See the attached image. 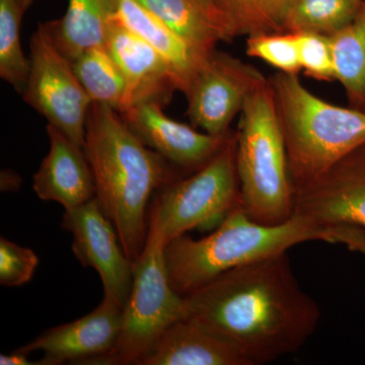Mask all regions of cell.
Segmentation results:
<instances>
[{"label": "cell", "mask_w": 365, "mask_h": 365, "mask_svg": "<svg viewBox=\"0 0 365 365\" xmlns=\"http://www.w3.org/2000/svg\"><path fill=\"white\" fill-rule=\"evenodd\" d=\"M299 62L307 76L319 81H335L332 48L328 36L313 32H295Z\"/></svg>", "instance_id": "cell-26"}, {"label": "cell", "mask_w": 365, "mask_h": 365, "mask_svg": "<svg viewBox=\"0 0 365 365\" xmlns=\"http://www.w3.org/2000/svg\"><path fill=\"white\" fill-rule=\"evenodd\" d=\"M114 1L118 20L160 53L172 72L178 91L186 93L208 55L187 44L138 0Z\"/></svg>", "instance_id": "cell-17"}, {"label": "cell", "mask_w": 365, "mask_h": 365, "mask_svg": "<svg viewBox=\"0 0 365 365\" xmlns=\"http://www.w3.org/2000/svg\"><path fill=\"white\" fill-rule=\"evenodd\" d=\"M30 73L24 101L71 140L83 146L93 102L72 61L53 39L49 24H40L31 38Z\"/></svg>", "instance_id": "cell-8"}, {"label": "cell", "mask_w": 365, "mask_h": 365, "mask_svg": "<svg viewBox=\"0 0 365 365\" xmlns=\"http://www.w3.org/2000/svg\"><path fill=\"white\" fill-rule=\"evenodd\" d=\"M16 2H18L19 6L21 7V9L26 11V9L31 6V4H33L34 0H16Z\"/></svg>", "instance_id": "cell-32"}, {"label": "cell", "mask_w": 365, "mask_h": 365, "mask_svg": "<svg viewBox=\"0 0 365 365\" xmlns=\"http://www.w3.org/2000/svg\"><path fill=\"white\" fill-rule=\"evenodd\" d=\"M266 79L256 67L215 49L185 93L190 121L211 135L227 134L250 96Z\"/></svg>", "instance_id": "cell-9"}, {"label": "cell", "mask_w": 365, "mask_h": 365, "mask_svg": "<svg viewBox=\"0 0 365 365\" xmlns=\"http://www.w3.org/2000/svg\"><path fill=\"white\" fill-rule=\"evenodd\" d=\"M83 150L93 172L96 197L134 264L148 237L150 196L176 177L168 160L145 145L121 113L110 106L91 104Z\"/></svg>", "instance_id": "cell-2"}, {"label": "cell", "mask_w": 365, "mask_h": 365, "mask_svg": "<svg viewBox=\"0 0 365 365\" xmlns=\"http://www.w3.org/2000/svg\"><path fill=\"white\" fill-rule=\"evenodd\" d=\"M193 2L215 26L222 41H230L237 37L225 0H193Z\"/></svg>", "instance_id": "cell-28"}, {"label": "cell", "mask_w": 365, "mask_h": 365, "mask_svg": "<svg viewBox=\"0 0 365 365\" xmlns=\"http://www.w3.org/2000/svg\"><path fill=\"white\" fill-rule=\"evenodd\" d=\"M0 182L2 192L18 191L21 185V178L13 170H2Z\"/></svg>", "instance_id": "cell-30"}, {"label": "cell", "mask_w": 365, "mask_h": 365, "mask_svg": "<svg viewBox=\"0 0 365 365\" xmlns=\"http://www.w3.org/2000/svg\"><path fill=\"white\" fill-rule=\"evenodd\" d=\"M61 227L72 235V251L81 265L95 269L100 275L104 297L124 307L133 285V264L97 197L64 211Z\"/></svg>", "instance_id": "cell-10"}, {"label": "cell", "mask_w": 365, "mask_h": 365, "mask_svg": "<svg viewBox=\"0 0 365 365\" xmlns=\"http://www.w3.org/2000/svg\"><path fill=\"white\" fill-rule=\"evenodd\" d=\"M38 264L39 258L33 250L0 237V284L6 287L26 284L32 279Z\"/></svg>", "instance_id": "cell-27"}, {"label": "cell", "mask_w": 365, "mask_h": 365, "mask_svg": "<svg viewBox=\"0 0 365 365\" xmlns=\"http://www.w3.org/2000/svg\"><path fill=\"white\" fill-rule=\"evenodd\" d=\"M114 16V0H68L66 16L48 24L60 51L73 61L91 48L105 45Z\"/></svg>", "instance_id": "cell-18"}, {"label": "cell", "mask_w": 365, "mask_h": 365, "mask_svg": "<svg viewBox=\"0 0 365 365\" xmlns=\"http://www.w3.org/2000/svg\"><path fill=\"white\" fill-rule=\"evenodd\" d=\"M123 314V307L104 297L91 313L46 331L16 351L44 353L40 365L86 364L112 351L121 332Z\"/></svg>", "instance_id": "cell-12"}, {"label": "cell", "mask_w": 365, "mask_h": 365, "mask_svg": "<svg viewBox=\"0 0 365 365\" xmlns=\"http://www.w3.org/2000/svg\"><path fill=\"white\" fill-rule=\"evenodd\" d=\"M155 102L136 104L121 113L125 121L143 143L168 162L196 172L215 157L232 131L223 135L198 132L193 127L170 119Z\"/></svg>", "instance_id": "cell-13"}, {"label": "cell", "mask_w": 365, "mask_h": 365, "mask_svg": "<svg viewBox=\"0 0 365 365\" xmlns=\"http://www.w3.org/2000/svg\"><path fill=\"white\" fill-rule=\"evenodd\" d=\"M322 227L365 230V144L316 179L294 187V215Z\"/></svg>", "instance_id": "cell-11"}, {"label": "cell", "mask_w": 365, "mask_h": 365, "mask_svg": "<svg viewBox=\"0 0 365 365\" xmlns=\"http://www.w3.org/2000/svg\"><path fill=\"white\" fill-rule=\"evenodd\" d=\"M160 191L150 215L160 223L167 245L190 230L217 227L242 205L235 133L192 176L176 179Z\"/></svg>", "instance_id": "cell-7"}, {"label": "cell", "mask_w": 365, "mask_h": 365, "mask_svg": "<svg viewBox=\"0 0 365 365\" xmlns=\"http://www.w3.org/2000/svg\"><path fill=\"white\" fill-rule=\"evenodd\" d=\"M335 244L345 245L350 251L357 252L365 256V230L351 225H339L330 227Z\"/></svg>", "instance_id": "cell-29"}, {"label": "cell", "mask_w": 365, "mask_h": 365, "mask_svg": "<svg viewBox=\"0 0 365 365\" xmlns=\"http://www.w3.org/2000/svg\"><path fill=\"white\" fill-rule=\"evenodd\" d=\"M246 53L267 62L278 71L299 74V43L295 32L260 34L247 38Z\"/></svg>", "instance_id": "cell-25"}, {"label": "cell", "mask_w": 365, "mask_h": 365, "mask_svg": "<svg viewBox=\"0 0 365 365\" xmlns=\"http://www.w3.org/2000/svg\"><path fill=\"white\" fill-rule=\"evenodd\" d=\"M137 365H250L230 341L185 317L167 328Z\"/></svg>", "instance_id": "cell-16"}, {"label": "cell", "mask_w": 365, "mask_h": 365, "mask_svg": "<svg viewBox=\"0 0 365 365\" xmlns=\"http://www.w3.org/2000/svg\"><path fill=\"white\" fill-rule=\"evenodd\" d=\"M235 137L242 207L262 225L288 222L294 215V185L268 78L247 100Z\"/></svg>", "instance_id": "cell-5"}, {"label": "cell", "mask_w": 365, "mask_h": 365, "mask_svg": "<svg viewBox=\"0 0 365 365\" xmlns=\"http://www.w3.org/2000/svg\"><path fill=\"white\" fill-rule=\"evenodd\" d=\"M329 39L335 81L342 85L350 106L365 111V4L349 25Z\"/></svg>", "instance_id": "cell-19"}, {"label": "cell", "mask_w": 365, "mask_h": 365, "mask_svg": "<svg viewBox=\"0 0 365 365\" xmlns=\"http://www.w3.org/2000/svg\"><path fill=\"white\" fill-rule=\"evenodd\" d=\"M364 4L365 0H292L287 31L331 37L354 20Z\"/></svg>", "instance_id": "cell-22"}, {"label": "cell", "mask_w": 365, "mask_h": 365, "mask_svg": "<svg viewBox=\"0 0 365 365\" xmlns=\"http://www.w3.org/2000/svg\"><path fill=\"white\" fill-rule=\"evenodd\" d=\"M294 187L316 179L365 144V111L317 97L299 74L269 76Z\"/></svg>", "instance_id": "cell-4"}, {"label": "cell", "mask_w": 365, "mask_h": 365, "mask_svg": "<svg viewBox=\"0 0 365 365\" xmlns=\"http://www.w3.org/2000/svg\"><path fill=\"white\" fill-rule=\"evenodd\" d=\"M197 52L209 55L222 41L220 32L193 0H138Z\"/></svg>", "instance_id": "cell-20"}, {"label": "cell", "mask_w": 365, "mask_h": 365, "mask_svg": "<svg viewBox=\"0 0 365 365\" xmlns=\"http://www.w3.org/2000/svg\"><path fill=\"white\" fill-rule=\"evenodd\" d=\"M311 241L335 244L330 227L312 225L297 215L282 225H262L240 205L207 237L193 240L182 235L170 242L165 249V265L172 287L184 297L232 269Z\"/></svg>", "instance_id": "cell-3"}, {"label": "cell", "mask_w": 365, "mask_h": 365, "mask_svg": "<svg viewBox=\"0 0 365 365\" xmlns=\"http://www.w3.org/2000/svg\"><path fill=\"white\" fill-rule=\"evenodd\" d=\"M182 297L186 317L227 338L250 365L299 351L321 319L287 252L232 269Z\"/></svg>", "instance_id": "cell-1"}, {"label": "cell", "mask_w": 365, "mask_h": 365, "mask_svg": "<svg viewBox=\"0 0 365 365\" xmlns=\"http://www.w3.org/2000/svg\"><path fill=\"white\" fill-rule=\"evenodd\" d=\"M165 246L162 227L150 215L145 245L133 264V285L116 345L86 364L137 365L167 328L186 317L184 297L175 292L168 275Z\"/></svg>", "instance_id": "cell-6"}, {"label": "cell", "mask_w": 365, "mask_h": 365, "mask_svg": "<svg viewBox=\"0 0 365 365\" xmlns=\"http://www.w3.org/2000/svg\"><path fill=\"white\" fill-rule=\"evenodd\" d=\"M46 129L50 150L34 175V191L41 200L54 201L66 210L88 203L96 197V186L83 146L51 124Z\"/></svg>", "instance_id": "cell-15"}, {"label": "cell", "mask_w": 365, "mask_h": 365, "mask_svg": "<svg viewBox=\"0 0 365 365\" xmlns=\"http://www.w3.org/2000/svg\"><path fill=\"white\" fill-rule=\"evenodd\" d=\"M105 46L126 83L120 113L140 103L165 105L178 91L172 72L160 53L127 29L116 16L110 23Z\"/></svg>", "instance_id": "cell-14"}, {"label": "cell", "mask_w": 365, "mask_h": 365, "mask_svg": "<svg viewBox=\"0 0 365 365\" xmlns=\"http://www.w3.org/2000/svg\"><path fill=\"white\" fill-rule=\"evenodd\" d=\"M0 364L1 365H40L39 361H32L29 359V355L14 351L11 354L0 355Z\"/></svg>", "instance_id": "cell-31"}, {"label": "cell", "mask_w": 365, "mask_h": 365, "mask_svg": "<svg viewBox=\"0 0 365 365\" xmlns=\"http://www.w3.org/2000/svg\"><path fill=\"white\" fill-rule=\"evenodd\" d=\"M24 13L16 0H0V76L21 95L30 73V59L21 44Z\"/></svg>", "instance_id": "cell-23"}, {"label": "cell", "mask_w": 365, "mask_h": 365, "mask_svg": "<svg viewBox=\"0 0 365 365\" xmlns=\"http://www.w3.org/2000/svg\"><path fill=\"white\" fill-rule=\"evenodd\" d=\"M72 64L91 102L110 106L121 112L126 83L105 45L83 52Z\"/></svg>", "instance_id": "cell-21"}, {"label": "cell", "mask_w": 365, "mask_h": 365, "mask_svg": "<svg viewBox=\"0 0 365 365\" xmlns=\"http://www.w3.org/2000/svg\"><path fill=\"white\" fill-rule=\"evenodd\" d=\"M235 36L283 33L292 0H225Z\"/></svg>", "instance_id": "cell-24"}]
</instances>
